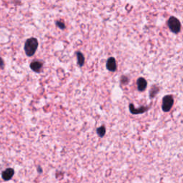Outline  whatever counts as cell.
<instances>
[{"instance_id":"cell-1","label":"cell","mask_w":183,"mask_h":183,"mask_svg":"<svg viewBox=\"0 0 183 183\" xmlns=\"http://www.w3.org/2000/svg\"><path fill=\"white\" fill-rule=\"evenodd\" d=\"M38 41L36 38H29L25 44V52L28 57H32L34 55L38 47Z\"/></svg>"},{"instance_id":"cell-2","label":"cell","mask_w":183,"mask_h":183,"mask_svg":"<svg viewBox=\"0 0 183 183\" xmlns=\"http://www.w3.org/2000/svg\"><path fill=\"white\" fill-rule=\"evenodd\" d=\"M167 25L170 30L174 33H178L180 31L181 24L175 16H171L167 22Z\"/></svg>"},{"instance_id":"cell-3","label":"cell","mask_w":183,"mask_h":183,"mask_svg":"<svg viewBox=\"0 0 183 183\" xmlns=\"http://www.w3.org/2000/svg\"><path fill=\"white\" fill-rule=\"evenodd\" d=\"M173 98L171 95L165 96L162 99V108L164 112H169L173 105Z\"/></svg>"},{"instance_id":"cell-4","label":"cell","mask_w":183,"mask_h":183,"mask_svg":"<svg viewBox=\"0 0 183 183\" xmlns=\"http://www.w3.org/2000/svg\"><path fill=\"white\" fill-rule=\"evenodd\" d=\"M14 175V170L12 168H7L1 174V177L4 180L8 181L12 178Z\"/></svg>"},{"instance_id":"cell-5","label":"cell","mask_w":183,"mask_h":183,"mask_svg":"<svg viewBox=\"0 0 183 183\" xmlns=\"http://www.w3.org/2000/svg\"><path fill=\"white\" fill-rule=\"evenodd\" d=\"M43 62L40 61H33L30 64V68L35 72H40L42 71Z\"/></svg>"},{"instance_id":"cell-6","label":"cell","mask_w":183,"mask_h":183,"mask_svg":"<svg viewBox=\"0 0 183 183\" xmlns=\"http://www.w3.org/2000/svg\"><path fill=\"white\" fill-rule=\"evenodd\" d=\"M107 68L108 70L112 72H114L117 69V64H116V61L113 57H110L108 60L107 62Z\"/></svg>"},{"instance_id":"cell-7","label":"cell","mask_w":183,"mask_h":183,"mask_svg":"<svg viewBox=\"0 0 183 183\" xmlns=\"http://www.w3.org/2000/svg\"><path fill=\"white\" fill-rule=\"evenodd\" d=\"M147 81L144 78H139L137 80V87L140 91H144L147 87Z\"/></svg>"},{"instance_id":"cell-8","label":"cell","mask_w":183,"mask_h":183,"mask_svg":"<svg viewBox=\"0 0 183 183\" xmlns=\"http://www.w3.org/2000/svg\"><path fill=\"white\" fill-rule=\"evenodd\" d=\"M129 108H130V112H132V113H133V114L142 113V112H144L146 110H147V108H139L137 110H136L135 109L133 108V105H129Z\"/></svg>"},{"instance_id":"cell-9","label":"cell","mask_w":183,"mask_h":183,"mask_svg":"<svg viewBox=\"0 0 183 183\" xmlns=\"http://www.w3.org/2000/svg\"><path fill=\"white\" fill-rule=\"evenodd\" d=\"M77 62H78L79 66H83V64H84V56H83V55L81 52H78L77 53Z\"/></svg>"},{"instance_id":"cell-10","label":"cell","mask_w":183,"mask_h":183,"mask_svg":"<svg viewBox=\"0 0 183 183\" xmlns=\"http://www.w3.org/2000/svg\"><path fill=\"white\" fill-rule=\"evenodd\" d=\"M97 134L100 137L104 136L105 134V127L104 126L99 127V128L97 129Z\"/></svg>"},{"instance_id":"cell-11","label":"cell","mask_w":183,"mask_h":183,"mask_svg":"<svg viewBox=\"0 0 183 183\" xmlns=\"http://www.w3.org/2000/svg\"><path fill=\"white\" fill-rule=\"evenodd\" d=\"M56 25H57V27H60V28L62 29H64V28H65V25H64V24L63 23V22L57 21V22H56Z\"/></svg>"},{"instance_id":"cell-12","label":"cell","mask_w":183,"mask_h":183,"mask_svg":"<svg viewBox=\"0 0 183 183\" xmlns=\"http://www.w3.org/2000/svg\"><path fill=\"white\" fill-rule=\"evenodd\" d=\"M4 61L1 59V57H0V68L4 69Z\"/></svg>"},{"instance_id":"cell-13","label":"cell","mask_w":183,"mask_h":183,"mask_svg":"<svg viewBox=\"0 0 183 183\" xmlns=\"http://www.w3.org/2000/svg\"><path fill=\"white\" fill-rule=\"evenodd\" d=\"M38 171L39 173H42V168L40 167H38Z\"/></svg>"}]
</instances>
